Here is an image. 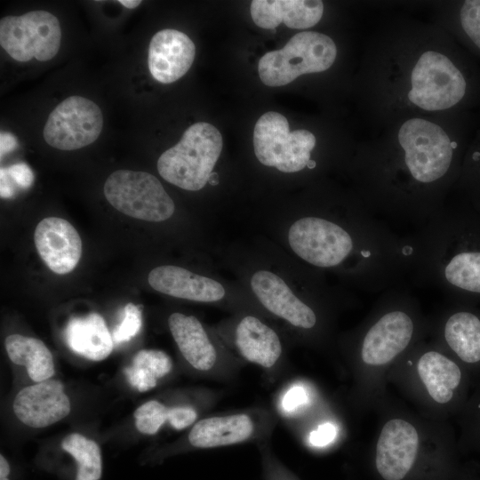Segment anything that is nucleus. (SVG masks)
<instances>
[{
    "mask_svg": "<svg viewBox=\"0 0 480 480\" xmlns=\"http://www.w3.org/2000/svg\"><path fill=\"white\" fill-rule=\"evenodd\" d=\"M419 448L416 428L401 419L388 420L376 446V468L385 480H402L414 464Z\"/></svg>",
    "mask_w": 480,
    "mask_h": 480,
    "instance_id": "9d476101",
    "label": "nucleus"
},
{
    "mask_svg": "<svg viewBox=\"0 0 480 480\" xmlns=\"http://www.w3.org/2000/svg\"><path fill=\"white\" fill-rule=\"evenodd\" d=\"M141 324L140 308L132 303H128L124 307L122 321L113 331V341L120 344L131 340L140 332Z\"/></svg>",
    "mask_w": 480,
    "mask_h": 480,
    "instance_id": "c756f323",
    "label": "nucleus"
},
{
    "mask_svg": "<svg viewBox=\"0 0 480 480\" xmlns=\"http://www.w3.org/2000/svg\"><path fill=\"white\" fill-rule=\"evenodd\" d=\"M148 281L159 292L194 301L213 302L225 296V289L218 281L177 266L153 268Z\"/></svg>",
    "mask_w": 480,
    "mask_h": 480,
    "instance_id": "dca6fc26",
    "label": "nucleus"
},
{
    "mask_svg": "<svg viewBox=\"0 0 480 480\" xmlns=\"http://www.w3.org/2000/svg\"><path fill=\"white\" fill-rule=\"evenodd\" d=\"M417 370L433 400L438 404L451 401L461 381L456 363L436 351H428L419 359Z\"/></svg>",
    "mask_w": 480,
    "mask_h": 480,
    "instance_id": "4be33fe9",
    "label": "nucleus"
},
{
    "mask_svg": "<svg viewBox=\"0 0 480 480\" xmlns=\"http://www.w3.org/2000/svg\"><path fill=\"white\" fill-rule=\"evenodd\" d=\"M4 344L11 361L24 365L33 381L47 380L55 373L52 355L42 340L12 334L6 337Z\"/></svg>",
    "mask_w": 480,
    "mask_h": 480,
    "instance_id": "5701e85b",
    "label": "nucleus"
},
{
    "mask_svg": "<svg viewBox=\"0 0 480 480\" xmlns=\"http://www.w3.org/2000/svg\"><path fill=\"white\" fill-rule=\"evenodd\" d=\"M0 480H9L7 477L0 478Z\"/></svg>",
    "mask_w": 480,
    "mask_h": 480,
    "instance_id": "58836bf2",
    "label": "nucleus"
},
{
    "mask_svg": "<svg viewBox=\"0 0 480 480\" xmlns=\"http://www.w3.org/2000/svg\"><path fill=\"white\" fill-rule=\"evenodd\" d=\"M61 447L77 463L76 480H99L100 478L101 452L96 442L81 434L73 433L62 440Z\"/></svg>",
    "mask_w": 480,
    "mask_h": 480,
    "instance_id": "cd10ccee",
    "label": "nucleus"
},
{
    "mask_svg": "<svg viewBox=\"0 0 480 480\" xmlns=\"http://www.w3.org/2000/svg\"><path fill=\"white\" fill-rule=\"evenodd\" d=\"M336 54V45L330 36L316 31L300 32L282 49L268 52L260 58L259 76L268 86H283L303 74L328 69Z\"/></svg>",
    "mask_w": 480,
    "mask_h": 480,
    "instance_id": "f03ea898",
    "label": "nucleus"
},
{
    "mask_svg": "<svg viewBox=\"0 0 480 480\" xmlns=\"http://www.w3.org/2000/svg\"><path fill=\"white\" fill-rule=\"evenodd\" d=\"M118 3L121 4L122 5H124V7L128 8V9H133V8L138 7L141 4V1H140V0H118Z\"/></svg>",
    "mask_w": 480,
    "mask_h": 480,
    "instance_id": "c9c22d12",
    "label": "nucleus"
},
{
    "mask_svg": "<svg viewBox=\"0 0 480 480\" xmlns=\"http://www.w3.org/2000/svg\"><path fill=\"white\" fill-rule=\"evenodd\" d=\"M1 196L11 198L15 193V185L21 189L29 188L34 181V174L25 163L14 164L8 168H1Z\"/></svg>",
    "mask_w": 480,
    "mask_h": 480,
    "instance_id": "c85d7f7f",
    "label": "nucleus"
},
{
    "mask_svg": "<svg viewBox=\"0 0 480 480\" xmlns=\"http://www.w3.org/2000/svg\"><path fill=\"white\" fill-rule=\"evenodd\" d=\"M293 252L317 268H335L355 253V237L341 225L322 217H303L288 232Z\"/></svg>",
    "mask_w": 480,
    "mask_h": 480,
    "instance_id": "0eeeda50",
    "label": "nucleus"
},
{
    "mask_svg": "<svg viewBox=\"0 0 480 480\" xmlns=\"http://www.w3.org/2000/svg\"><path fill=\"white\" fill-rule=\"evenodd\" d=\"M217 181H218L217 180V175H216V173L212 172V175H211V178L209 180V182L211 184H212V185H215V184H217Z\"/></svg>",
    "mask_w": 480,
    "mask_h": 480,
    "instance_id": "e433bc0d",
    "label": "nucleus"
},
{
    "mask_svg": "<svg viewBox=\"0 0 480 480\" xmlns=\"http://www.w3.org/2000/svg\"><path fill=\"white\" fill-rule=\"evenodd\" d=\"M103 127L99 106L82 96H70L50 113L44 128V140L60 150H75L93 143Z\"/></svg>",
    "mask_w": 480,
    "mask_h": 480,
    "instance_id": "1a4fd4ad",
    "label": "nucleus"
},
{
    "mask_svg": "<svg viewBox=\"0 0 480 480\" xmlns=\"http://www.w3.org/2000/svg\"><path fill=\"white\" fill-rule=\"evenodd\" d=\"M324 4L319 0H254L251 15L262 28L275 29L284 22L288 28L304 29L321 20Z\"/></svg>",
    "mask_w": 480,
    "mask_h": 480,
    "instance_id": "f3484780",
    "label": "nucleus"
},
{
    "mask_svg": "<svg viewBox=\"0 0 480 480\" xmlns=\"http://www.w3.org/2000/svg\"><path fill=\"white\" fill-rule=\"evenodd\" d=\"M251 287L260 303L291 324L310 329L316 323L313 309L301 301L277 275L259 270L251 278Z\"/></svg>",
    "mask_w": 480,
    "mask_h": 480,
    "instance_id": "2eb2a0df",
    "label": "nucleus"
},
{
    "mask_svg": "<svg viewBox=\"0 0 480 480\" xmlns=\"http://www.w3.org/2000/svg\"><path fill=\"white\" fill-rule=\"evenodd\" d=\"M444 338L463 362L480 361V319L473 313L460 311L452 315L445 323Z\"/></svg>",
    "mask_w": 480,
    "mask_h": 480,
    "instance_id": "393cba45",
    "label": "nucleus"
},
{
    "mask_svg": "<svg viewBox=\"0 0 480 480\" xmlns=\"http://www.w3.org/2000/svg\"><path fill=\"white\" fill-rule=\"evenodd\" d=\"M316 137L307 130L290 132L285 116L275 111L263 114L253 131L257 159L283 172H297L308 166Z\"/></svg>",
    "mask_w": 480,
    "mask_h": 480,
    "instance_id": "7ed1b4c3",
    "label": "nucleus"
},
{
    "mask_svg": "<svg viewBox=\"0 0 480 480\" xmlns=\"http://www.w3.org/2000/svg\"><path fill=\"white\" fill-rule=\"evenodd\" d=\"M336 436V429L331 423H325L310 434L309 441L315 446H324L331 443Z\"/></svg>",
    "mask_w": 480,
    "mask_h": 480,
    "instance_id": "2f4dec72",
    "label": "nucleus"
},
{
    "mask_svg": "<svg viewBox=\"0 0 480 480\" xmlns=\"http://www.w3.org/2000/svg\"><path fill=\"white\" fill-rule=\"evenodd\" d=\"M460 15L464 31L480 49V0L464 1Z\"/></svg>",
    "mask_w": 480,
    "mask_h": 480,
    "instance_id": "7c9ffc66",
    "label": "nucleus"
},
{
    "mask_svg": "<svg viewBox=\"0 0 480 480\" xmlns=\"http://www.w3.org/2000/svg\"><path fill=\"white\" fill-rule=\"evenodd\" d=\"M18 146L17 139L10 132H1L0 153L1 157L15 149Z\"/></svg>",
    "mask_w": 480,
    "mask_h": 480,
    "instance_id": "72a5a7b5",
    "label": "nucleus"
},
{
    "mask_svg": "<svg viewBox=\"0 0 480 480\" xmlns=\"http://www.w3.org/2000/svg\"><path fill=\"white\" fill-rule=\"evenodd\" d=\"M12 409L20 421L30 428L48 427L70 412V402L60 380H47L22 388Z\"/></svg>",
    "mask_w": 480,
    "mask_h": 480,
    "instance_id": "9b49d317",
    "label": "nucleus"
},
{
    "mask_svg": "<svg viewBox=\"0 0 480 480\" xmlns=\"http://www.w3.org/2000/svg\"><path fill=\"white\" fill-rule=\"evenodd\" d=\"M60 24L46 11H31L20 16H5L0 20V44L13 60L26 62L52 59L59 52Z\"/></svg>",
    "mask_w": 480,
    "mask_h": 480,
    "instance_id": "423d86ee",
    "label": "nucleus"
},
{
    "mask_svg": "<svg viewBox=\"0 0 480 480\" xmlns=\"http://www.w3.org/2000/svg\"><path fill=\"white\" fill-rule=\"evenodd\" d=\"M133 416L137 429L145 435H154L165 421L178 430L190 426L196 419V411L189 406L166 407L151 400L139 406Z\"/></svg>",
    "mask_w": 480,
    "mask_h": 480,
    "instance_id": "a878e982",
    "label": "nucleus"
},
{
    "mask_svg": "<svg viewBox=\"0 0 480 480\" xmlns=\"http://www.w3.org/2000/svg\"><path fill=\"white\" fill-rule=\"evenodd\" d=\"M305 399L304 391L300 388H292L284 396V406L286 410H293L303 403Z\"/></svg>",
    "mask_w": 480,
    "mask_h": 480,
    "instance_id": "473e14b6",
    "label": "nucleus"
},
{
    "mask_svg": "<svg viewBox=\"0 0 480 480\" xmlns=\"http://www.w3.org/2000/svg\"><path fill=\"white\" fill-rule=\"evenodd\" d=\"M68 348L92 361L107 358L113 349V338L103 317L95 312L71 317L65 329Z\"/></svg>",
    "mask_w": 480,
    "mask_h": 480,
    "instance_id": "a211bd4d",
    "label": "nucleus"
},
{
    "mask_svg": "<svg viewBox=\"0 0 480 480\" xmlns=\"http://www.w3.org/2000/svg\"><path fill=\"white\" fill-rule=\"evenodd\" d=\"M408 98L419 108L435 111L457 104L466 92L461 72L445 55L428 51L419 58L411 76Z\"/></svg>",
    "mask_w": 480,
    "mask_h": 480,
    "instance_id": "6e6552de",
    "label": "nucleus"
},
{
    "mask_svg": "<svg viewBox=\"0 0 480 480\" xmlns=\"http://www.w3.org/2000/svg\"><path fill=\"white\" fill-rule=\"evenodd\" d=\"M236 343L241 355L252 363L269 368L282 352L277 334L254 316H245L237 325Z\"/></svg>",
    "mask_w": 480,
    "mask_h": 480,
    "instance_id": "aec40b11",
    "label": "nucleus"
},
{
    "mask_svg": "<svg viewBox=\"0 0 480 480\" xmlns=\"http://www.w3.org/2000/svg\"><path fill=\"white\" fill-rule=\"evenodd\" d=\"M34 241L41 259L56 274L71 272L80 260V236L62 218L48 217L42 220L35 229Z\"/></svg>",
    "mask_w": 480,
    "mask_h": 480,
    "instance_id": "f8f14e48",
    "label": "nucleus"
},
{
    "mask_svg": "<svg viewBox=\"0 0 480 480\" xmlns=\"http://www.w3.org/2000/svg\"><path fill=\"white\" fill-rule=\"evenodd\" d=\"M222 146V136L215 126L196 123L160 156L157 171L164 180L182 189L200 190L209 182Z\"/></svg>",
    "mask_w": 480,
    "mask_h": 480,
    "instance_id": "f257e3e1",
    "label": "nucleus"
},
{
    "mask_svg": "<svg viewBox=\"0 0 480 480\" xmlns=\"http://www.w3.org/2000/svg\"><path fill=\"white\" fill-rule=\"evenodd\" d=\"M413 329L412 319L406 312L393 310L384 314L364 338L362 360L372 366L389 363L407 348Z\"/></svg>",
    "mask_w": 480,
    "mask_h": 480,
    "instance_id": "ddd939ff",
    "label": "nucleus"
},
{
    "mask_svg": "<svg viewBox=\"0 0 480 480\" xmlns=\"http://www.w3.org/2000/svg\"><path fill=\"white\" fill-rule=\"evenodd\" d=\"M195 55L196 46L185 33L163 29L156 33L149 43L148 69L157 82L171 84L188 71Z\"/></svg>",
    "mask_w": 480,
    "mask_h": 480,
    "instance_id": "4468645a",
    "label": "nucleus"
},
{
    "mask_svg": "<svg viewBox=\"0 0 480 480\" xmlns=\"http://www.w3.org/2000/svg\"><path fill=\"white\" fill-rule=\"evenodd\" d=\"M253 424L246 414L213 417L199 420L188 435L189 443L198 448L236 444L246 440Z\"/></svg>",
    "mask_w": 480,
    "mask_h": 480,
    "instance_id": "412c9836",
    "label": "nucleus"
},
{
    "mask_svg": "<svg viewBox=\"0 0 480 480\" xmlns=\"http://www.w3.org/2000/svg\"><path fill=\"white\" fill-rule=\"evenodd\" d=\"M11 468L7 460L3 454L0 455V478L7 477Z\"/></svg>",
    "mask_w": 480,
    "mask_h": 480,
    "instance_id": "f704fd0d",
    "label": "nucleus"
},
{
    "mask_svg": "<svg viewBox=\"0 0 480 480\" xmlns=\"http://www.w3.org/2000/svg\"><path fill=\"white\" fill-rule=\"evenodd\" d=\"M103 191L115 209L132 218L160 222L175 210L161 182L148 172L117 170L108 176Z\"/></svg>",
    "mask_w": 480,
    "mask_h": 480,
    "instance_id": "20e7f679",
    "label": "nucleus"
},
{
    "mask_svg": "<svg viewBox=\"0 0 480 480\" xmlns=\"http://www.w3.org/2000/svg\"><path fill=\"white\" fill-rule=\"evenodd\" d=\"M168 324L180 351L194 368L207 371L214 365L216 350L195 316L172 313Z\"/></svg>",
    "mask_w": 480,
    "mask_h": 480,
    "instance_id": "6ab92c4d",
    "label": "nucleus"
},
{
    "mask_svg": "<svg viewBox=\"0 0 480 480\" xmlns=\"http://www.w3.org/2000/svg\"><path fill=\"white\" fill-rule=\"evenodd\" d=\"M316 162H315L314 160H310V161L308 162L307 167H308L309 169H313V168L316 167Z\"/></svg>",
    "mask_w": 480,
    "mask_h": 480,
    "instance_id": "4c0bfd02",
    "label": "nucleus"
},
{
    "mask_svg": "<svg viewBox=\"0 0 480 480\" xmlns=\"http://www.w3.org/2000/svg\"><path fill=\"white\" fill-rule=\"evenodd\" d=\"M172 363L168 355L161 350L142 349L132 358L130 366L124 368L129 383L140 392H146L157 384V380L168 374Z\"/></svg>",
    "mask_w": 480,
    "mask_h": 480,
    "instance_id": "bb28decb",
    "label": "nucleus"
},
{
    "mask_svg": "<svg viewBox=\"0 0 480 480\" xmlns=\"http://www.w3.org/2000/svg\"><path fill=\"white\" fill-rule=\"evenodd\" d=\"M435 273L448 285L480 293V251H462L451 256H430Z\"/></svg>",
    "mask_w": 480,
    "mask_h": 480,
    "instance_id": "b1692460",
    "label": "nucleus"
},
{
    "mask_svg": "<svg viewBox=\"0 0 480 480\" xmlns=\"http://www.w3.org/2000/svg\"><path fill=\"white\" fill-rule=\"evenodd\" d=\"M398 141L414 180L433 183L447 173L455 144L439 125L422 118L409 119L399 129Z\"/></svg>",
    "mask_w": 480,
    "mask_h": 480,
    "instance_id": "39448f33",
    "label": "nucleus"
}]
</instances>
